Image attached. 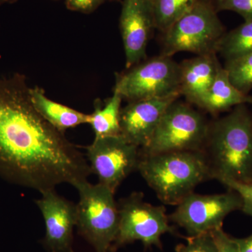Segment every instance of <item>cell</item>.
<instances>
[{
  "label": "cell",
  "mask_w": 252,
  "mask_h": 252,
  "mask_svg": "<svg viewBox=\"0 0 252 252\" xmlns=\"http://www.w3.org/2000/svg\"><path fill=\"white\" fill-rule=\"evenodd\" d=\"M198 0H152L155 28L165 33Z\"/></svg>",
  "instance_id": "obj_19"
},
{
  "label": "cell",
  "mask_w": 252,
  "mask_h": 252,
  "mask_svg": "<svg viewBox=\"0 0 252 252\" xmlns=\"http://www.w3.org/2000/svg\"><path fill=\"white\" fill-rule=\"evenodd\" d=\"M180 95L128 102L121 110V135L140 149L148 145L167 107Z\"/></svg>",
  "instance_id": "obj_13"
},
{
  "label": "cell",
  "mask_w": 252,
  "mask_h": 252,
  "mask_svg": "<svg viewBox=\"0 0 252 252\" xmlns=\"http://www.w3.org/2000/svg\"><path fill=\"white\" fill-rule=\"evenodd\" d=\"M242 206L240 195L231 189L212 195L193 192L177 205L169 220L184 228L189 236H196L220 229L225 217L232 212L241 211Z\"/></svg>",
  "instance_id": "obj_9"
},
{
  "label": "cell",
  "mask_w": 252,
  "mask_h": 252,
  "mask_svg": "<svg viewBox=\"0 0 252 252\" xmlns=\"http://www.w3.org/2000/svg\"><path fill=\"white\" fill-rule=\"evenodd\" d=\"M119 225L111 252L124 245L140 241L145 248L156 246L162 249V235L175 234L170 225L166 209L144 201L143 193L133 192L119 200Z\"/></svg>",
  "instance_id": "obj_7"
},
{
  "label": "cell",
  "mask_w": 252,
  "mask_h": 252,
  "mask_svg": "<svg viewBox=\"0 0 252 252\" xmlns=\"http://www.w3.org/2000/svg\"><path fill=\"white\" fill-rule=\"evenodd\" d=\"M18 0H0V6L5 4H14Z\"/></svg>",
  "instance_id": "obj_27"
},
{
  "label": "cell",
  "mask_w": 252,
  "mask_h": 252,
  "mask_svg": "<svg viewBox=\"0 0 252 252\" xmlns=\"http://www.w3.org/2000/svg\"><path fill=\"white\" fill-rule=\"evenodd\" d=\"M201 152L212 180L252 183V112L248 104L210 123Z\"/></svg>",
  "instance_id": "obj_2"
},
{
  "label": "cell",
  "mask_w": 252,
  "mask_h": 252,
  "mask_svg": "<svg viewBox=\"0 0 252 252\" xmlns=\"http://www.w3.org/2000/svg\"><path fill=\"white\" fill-rule=\"evenodd\" d=\"M224 68L233 85L243 94H248L252 89V52L227 61Z\"/></svg>",
  "instance_id": "obj_20"
},
{
  "label": "cell",
  "mask_w": 252,
  "mask_h": 252,
  "mask_svg": "<svg viewBox=\"0 0 252 252\" xmlns=\"http://www.w3.org/2000/svg\"><path fill=\"white\" fill-rule=\"evenodd\" d=\"M210 123L201 113L177 100L164 113L148 145L141 155L202 151Z\"/></svg>",
  "instance_id": "obj_6"
},
{
  "label": "cell",
  "mask_w": 252,
  "mask_h": 252,
  "mask_svg": "<svg viewBox=\"0 0 252 252\" xmlns=\"http://www.w3.org/2000/svg\"><path fill=\"white\" fill-rule=\"evenodd\" d=\"M122 100V96L114 91L112 97L106 99L104 105L99 101H96L89 123L94 130V138L121 135Z\"/></svg>",
  "instance_id": "obj_17"
},
{
  "label": "cell",
  "mask_w": 252,
  "mask_h": 252,
  "mask_svg": "<svg viewBox=\"0 0 252 252\" xmlns=\"http://www.w3.org/2000/svg\"><path fill=\"white\" fill-rule=\"evenodd\" d=\"M187 243L179 244L176 252H218L216 242L212 233L188 236Z\"/></svg>",
  "instance_id": "obj_21"
},
{
  "label": "cell",
  "mask_w": 252,
  "mask_h": 252,
  "mask_svg": "<svg viewBox=\"0 0 252 252\" xmlns=\"http://www.w3.org/2000/svg\"><path fill=\"white\" fill-rule=\"evenodd\" d=\"M112 1H114V0H112Z\"/></svg>",
  "instance_id": "obj_28"
},
{
  "label": "cell",
  "mask_w": 252,
  "mask_h": 252,
  "mask_svg": "<svg viewBox=\"0 0 252 252\" xmlns=\"http://www.w3.org/2000/svg\"><path fill=\"white\" fill-rule=\"evenodd\" d=\"M24 76L0 77V177L44 193L92 174L84 154L32 103Z\"/></svg>",
  "instance_id": "obj_1"
},
{
  "label": "cell",
  "mask_w": 252,
  "mask_h": 252,
  "mask_svg": "<svg viewBox=\"0 0 252 252\" xmlns=\"http://www.w3.org/2000/svg\"><path fill=\"white\" fill-rule=\"evenodd\" d=\"M140 149L126 141L122 135L94 138L86 148L91 172L98 183L115 193L123 182L137 170Z\"/></svg>",
  "instance_id": "obj_10"
},
{
  "label": "cell",
  "mask_w": 252,
  "mask_h": 252,
  "mask_svg": "<svg viewBox=\"0 0 252 252\" xmlns=\"http://www.w3.org/2000/svg\"><path fill=\"white\" fill-rule=\"evenodd\" d=\"M220 64L216 53L198 55L180 64V94L200 106L215 81Z\"/></svg>",
  "instance_id": "obj_14"
},
{
  "label": "cell",
  "mask_w": 252,
  "mask_h": 252,
  "mask_svg": "<svg viewBox=\"0 0 252 252\" xmlns=\"http://www.w3.org/2000/svg\"><path fill=\"white\" fill-rule=\"evenodd\" d=\"M35 201L45 224L43 243L50 252H74V229L77 225L76 205L56 190L41 193Z\"/></svg>",
  "instance_id": "obj_11"
},
{
  "label": "cell",
  "mask_w": 252,
  "mask_h": 252,
  "mask_svg": "<svg viewBox=\"0 0 252 252\" xmlns=\"http://www.w3.org/2000/svg\"><path fill=\"white\" fill-rule=\"evenodd\" d=\"M180 64L171 56L153 58L117 74L114 91L128 102L180 95Z\"/></svg>",
  "instance_id": "obj_8"
},
{
  "label": "cell",
  "mask_w": 252,
  "mask_h": 252,
  "mask_svg": "<svg viewBox=\"0 0 252 252\" xmlns=\"http://www.w3.org/2000/svg\"><path fill=\"white\" fill-rule=\"evenodd\" d=\"M127 69L145 58L154 28L152 0H123L119 20Z\"/></svg>",
  "instance_id": "obj_12"
},
{
  "label": "cell",
  "mask_w": 252,
  "mask_h": 252,
  "mask_svg": "<svg viewBox=\"0 0 252 252\" xmlns=\"http://www.w3.org/2000/svg\"><path fill=\"white\" fill-rule=\"evenodd\" d=\"M239 252H252V234L243 238H234Z\"/></svg>",
  "instance_id": "obj_26"
},
{
  "label": "cell",
  "mask_w": 252,
  "mask_h": 252,
  "mask_svg": "<svg viewBox=\"0 0 252 252\" xmlns=\"http://www.w3.org/2000/svg\"><path fill=\"white\" fill-rule=\"evenodd\" d=\"M68 9L82 14H91L95 11L105 0H64Z\"/></svg>",
  "instance_id": "obj_24"
},
{
  "label": "cell",
  "mask_w": 252,
  "mask_h": 252,
  "mask_svg": "<svg viewBox=\"0 0 252 252\" xmlns=\"http://www.w3.org/2000/svg\"><path fill=\"white\" fill-rule=\"evenodd\" d=\"M75 189L79 195L76 205L78 232L95 252H111L119 225V205L114 192L88 181Z\"/></svg>",
  "instance_id": "obj_4"
},
{
  "label": "cell",
  "mask_w": 252,
  "mask_h": 252,
  "mask_svg": "<svg viewBox=\"0 0 252 252\" xmlns=\"http://www.w3.org/2000/svg\"><path fill=\"white\" fill-rule=\"evenodd\" d=\"M164 34L163 56L182 51L203 55L217 53L225 30L216 9L205 0H198Z\"/></svg>",
  "instance_id": "obj_5"
},
{
  "label": "cell",
  "mask_w": 252,
  "mask_h": 252,
  "mask_svg": "<svg viewBox=\"0 0 252 252\" xmlns=\"http://www.w3.org/2000/svg\"><path fill=\"white\" fill-rule=\"evenodd\" d=\"M248 104H252V96L236 89L230 82L226 69L220 65L211 88L199 107L217 114L231 110L236 106Z\"/></svg>",
  "instance_id": "obj_16"
},
{
  "label": "cell",
  "mask_w": 252,
  "mask_h": 252,
  "mask_svg": "<svg viewBox=\"0 0 252 252\" xmlns=\"http://www.w3.org/2000/svg\"><path fill=\"white\" fill-rule=\"evenodd\" d=\"M30 97L34 108L50 125L64 133L68 129L89 124L90 114H84L46 97L41 88H30Z\"/></svg>",
  "instance_id": "obj_15"
},
{
  "label": "cell",
  "mask_w": 252,
  "mask_h": 252,
  "mask_svg": "<svg viewBox=\"0 0 252 252\" xmlns=\"http://www.w3.org/2000/svg\"><path fill=\"white\" fill-rule=\"evenodd\" d=\"M220 183L240 195L243 202L241 211L252 217V183H240L229 180L221 181Z\"/></svg>",
  "instance_id": "obj_23"
},
{
  "label": "cell",
  "mask_w": 252,
  "mask_h": 252,
  "mask_svg": "<svg viewBox=\"0 0 252 252\" xmlns=\"http://www.w3.org/2000/svg\"><path fill=\"white\" fill-rule=\"evenodd\" d=\"M137 170L162 203L176 206L197 186L212 180L201 151L140 154Z\"/></svg>",
  "instance_id": "obj_3"
},
{
  "label": "cell",
  "mask_w": 252,
  "mask_h": 252,
  "mask_svg": "<svg viewBox=\"0 0 252 252\" xmlns=\"http://www.w3.org/2000/svg\"><path fill=\"white\" fill-rule=\"evenodd\" d=\"M217 11H234L245 21L252 20V0H217Z\"/></svg>",
  "instance_id": "obj_22"
},
{
  "label": "cell",
  "mask_w": 252,
  "mask_h": 252,
  "mask_svg": "<svg viewBox=\"0 0 252 252\" xmlns=\"http://www.w3.org/2000/svg\"><path fill=\"white\" fill-rule=\"evenodd\" d=\"M218 252H239L234 238L225 233L222 228L212 232Z\"/></svg>",
  "instance_id": "obj_25"
},
{
  "label": "cell",
  "mask_w": 252,
  "mask_h": 252,
  "mask_svg": "<svg viewBox=\"0 0 252 252\" xmlns=\"http://www.w3.org/2000/svg\"><path fill=\"white\" fill-rule=\"evenodd\" d=\"M217 52L225 61H233L252 52V20L225 33L219 41Z\"/></svg>",
  "instance_id": "obj_18"
}]
</instances>
